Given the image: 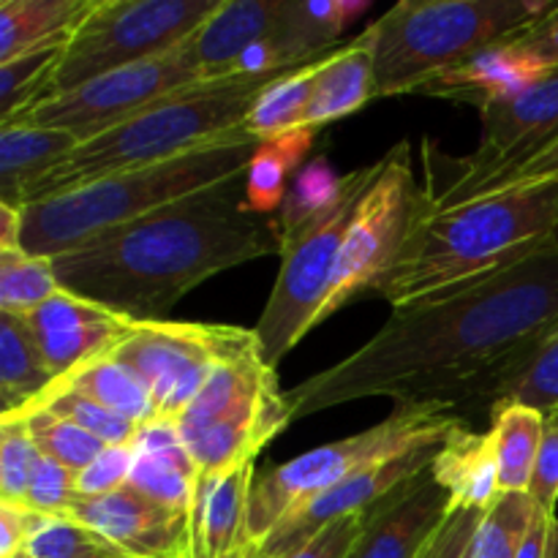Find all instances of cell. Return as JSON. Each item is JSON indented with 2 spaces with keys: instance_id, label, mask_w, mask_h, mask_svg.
Returning a JSON list of instances; mask_svg holds the SVG:
<instances>
[{
  "instance_id": "cell-43",
  "label": "cell",
  "mask_w": 558,
  "mask_h": 558,
  "mask_svg": "<svg viewBox=\"0 0 558 558\" xmlns=\"http://www.w3.org/2000/svg\"><path fill=\"white\" fill-rule=\"evenodd\" d=\"M554 180H558V140L550 147H545L539 156H534L526 167L515 169V172H510V174H501V178H494V180H488L485 185H480L469 202L488 199V196L507 194V191L537 189V185L554 183Z\"/></svg>"
},
{
  "instance_id": "cell-13",
  "label": "cell",
  "mask_w": 558,
  "mask_h": 558,
  "mask_svg": "<svg viewBox=\"0 0 558 558\" xmlns=\"http://www.w3.org/2000/svg\"><path fill=\"white\" fill-rule=\"evenodd\" d=\"M199 82L207 80L191 54L189 41H183L172 52L125 65V69L98 76L63 96L47 98L11 123L65 131V134L76 136L82 145V142L120 125L123 120L134 118L142 109L153 107L161 98L199 85Z\"/></svg>"
},
{
  "instance_id": "cell-11",
  "label": "cell",
  "mask_w": 558,
  "mask_h": 558,
  "mask_svg": "<svg viewBox=\"0 0 558 558\" xmlns=\"http://www.w3.org/2000/svg\"><path fill=\"white\" fill-rule=\"evenodd\" d=\"M428 210V191H420L414 180L412 145L401 140L379 158L376 178L371 180L349 223L319 325L365 292H376Z\"/></svg>"
},
{
  "instance_id": "cell-8",
  "label": "cell",
  "mask_w": 558,
  "mask_h": 558,
  "mask_svg": "<svg viewBox=\"0 0 558 558\" xmlns=\"http://www.w3.org/2000/svg\"><path fill=\"white\" fill-rule=\"evenodd\" d=\"M289 425L287 392L278 387L276 368L262 360L259 347L223 360L178 420L199 477L256 463L267 441Z\"/></svg>"
},
{
  "instance_id": "cell-48",
  "label": "cell",
  "mask_w": 558,
  "mask_h": 558,
  "mask_svg": "<svg viewBox=\"0 0 558 558\" xmlns=\"http://www.w3.org/2000/svg\"><path fill=\"white\" fill-rule=\"evenodd\" d=\"M515 558H558V521L556 515L537 510L532 529Z\"/></svg>"
},
{
  "instance_id": "cell-18",
  "label": "cell",
  "mask_w": 558,
  "mask_h": 558,
  "mask_svg": "<svg viewBox=\"0 0 558 558\" xmlns=\"http://www.w3.org/2000/svg\"><path fill=\"white\" fill-rule=\"evenodd\" d=\"M550 69L543 60L523 52L512 41H501L496 47L483 49L480 54L469 58L466 63L447 71V74H441L439 80L425 85L420 93L485 109L490 104L507 101V98H515L518 93L529 90Z\"/></svg>"
},
{
  "instance_id": "cell-32",
  "label": "cell",
  "mask_w": 558,
  "mask_h": 558,
  "mask_svg": "<svg viewBox=\"0 0 558 558\" xmlns=\"http://www.w3.org/2000/svg\"><path fill=\"white\" fill-rule=\"evenodd\" d=\"M52 259L31 256L22 248L0 251V311L25 316L60 294Z\"/></svg>"
},
{
  "instance_id": "cell-47",
  "label": "cell",
  "mask_w": 558,
  "mask_h": 558,
  "mask_svg": "<svg viewBox=\"0 0 558 558\" xmlns=\"http://www.w3.org/2000/svg\"><path fill=\"white\" fill-rule=\"evenodd\" d=\"M515 47H521L523 52L534 54L537 60H543L548 69H558V3L548 14L539 16L534 25H529L526 31H521L518 36L510 38Z\"/></svg>"
},
{
  "instance_id": "cell-15",
  "label": "cell",
  "mask_w": 558,
  "mask_h": 558,
  "mask_svg": "<svg viewBox=\"0 0 558 558\" xmlns=\"http://www.w3.org/2000/svg\"><path fill=\"white\" fill-rule=\"evenodd\" d=\"M71 518L109 539L125 558H194L191 515L147 499L131 485L80 501Z\"/></svg>"
},
{
  "instance_id": "cell-41",
  "label": "cell",
  "mask_w": 558,
  "mask_h": 558,
  "mask_svg": "<svg viewBox=\"0 0 558 558\" xmlns=\"http://www.w3.org/2000/svg\"><path fill=\"white\" fill-rule=\"evenodd\" d=\"M134 445L107 447L96 461L87 463L76 474V494H80V501L98 499V496H109L114 490L125 488L131 480V469H134Z\"/></svg>"
},
{
  "instance_id": "cell-5",
  "label": "cell",
  "mask_w": 558,
  "mask_h": 558,
  "mask_svg": "<svg viewBox=\"0 0 558 558\" xmlns=\"http://www.w3.org/2000/svg\"><path fill=\"white\" fill-rule=\"evenodd\" d=\"M259 145V140L238 131L172 161L112 174L69 194L25 205L20 210V248L31 256L54 259L107 229L245 172Z\"/></svg>"
},
{
  "instance_id": "cell-22",
  "label": "cell",
  "mask_w": 558,
  "mask_h": 558,
  "mask_svg": "<svg viewBox=\"0 0 558 558\" xmlns=\"http://www.w3.org/2000/svg\"><path fill=\"white\" fill-rule=\"evenodd\" d=\"M430 474L450 494L452 510H488L501 494L490 436L474 434L463 423L441 441Z\"/></svg>"
},
{
  "instance_id": "cell-33",
  "label": "cell",
  "mask_w": 558,
  "mask_h": 558,
  "mask_svg": "<svg viewBox=\"0 0 558 558\" xmlns=\"http://www.w3.org/2000/svg\"><path fill=\"white\" fill-rule=\"evenodd\" d=\"M347 180L349 174H338L327 158H314L305 163L289 183L287 199L276 218L281 234L294 232L305 221L336 207L347 194Z\"/></svg>"
},
{
  "instance_id": "cell-35",
  "label": "cell",
  "mask_w": 558,
  "mask_h": 558,
  "mask_svg": "<svg viewBox=\"0 0 558 558\" xmlns=\"http://www.w3.org/2000/svg\"><path fill=\"white\" fill-rule=\"evenodd\" d=\"M38 409H49V412L71 420V423H76L80 428H85L87 434H93L96 439H101L107 447L134 445L136 434H140V425L136 423H131V420L109 412L107 407L96 403L93 398L82 396V392L71 390V387L60 385V381L47 392V396L41 398V401L36 403V407L31 409V412H38Z\"/></svg>"
},
{
  "instance_id": "cell-26",
  "label": "cell",
  "mask_w": 558,
  "mask_h": 558,
  "mask_svg": "<svg viewBox=\"0 0 558 558\" xmlns=\"http://www.w3.org/2000/svg\"><path fill=\"white\" fill-rule=\"evenodd\" d=\"M54 385L25 319L0 311V420L25 417Z\"/></svg>"
},
{
  "instance_id": "cell-20",
  "label": "cell",
  "mask_w": 558,
  "mask_h": 558,
  "mask_svg": "<svg viewBox=\"0 0 558 558\" xmlns=\"http://www.w3.org/2000/svg\"><path fill=\"white\" fill-rule=\"evenodd\" d=\"M254 483V463H245L218 477L196 480L194 505H191L194 558H221L245 543V521H248Z\"/></svg>"
},
{
  "instance_id": "cell-40",
  "label": "cell",
  "mask_w": 558,
  "mask_h": 558,
  "mask_svg": "<svg viewBox=\"0 0 558 558\" xmlns=\"http://www.w3.org/2000/svg\"><path fill=\"white\" fill-rule=\"evenodd\" d=\"M501 401L523 403L537 412H558V336L539 349L526 371L507 387Z\"/></svg>"
},
{
  "instance_id": "cell-52",
  "label": "cell",
  "mask_w": 558,
  "mask_h": 558,
  "mask_svg": "<svg viewBox=\"0 0 558 558\" xmlns=\"http://www.w3.org/2000/svg\"><path fill=\"white\" fill-rule=\"evenodd\" d=\"M14 558H31V556H25V554H20V556H14Z\"/></svg>"
},
{
  "instance_id": "cell-45",
  "label": "cell",
  "mask_w": 558,
  "mask_h": 558,
  "mask_svg": "<svg viewBox=\"0 0 558 558\" xmlns=\"http://www.w3.org/2000/svg\"><path fill=\"white\" fill-rule=\"evenodd\" d=\"M363 523L365 515L336 521L332 526H327L325 532L316 534L308 545H303V548L283 558H347L349 550L357 543L360 532H363Z\"/></svg>"
},
{
  "instance_id": "cell-14",
  "label": "cell",
  "mask_w": 558,
  "mask_h": 558,
  "mask_svg": "<svg viewBox=\"0 0 558 558\" xmlns=\"http://www.w3.org/2000/svg\"><path fill=\"white\" fill-rule=\"evenodd\" d=\"M439 447L441 445L417 447V450L387 458V461L374 463V466L363 469V472H357L354 477L343 480L336 488L325 490V494H319L316 499H311L308 505L289 512V515L267 534L262 548H265L267 556L283 558L294 554V550H300L303 545H308L316 534H322L336 521L354 515H368V512L374 510L381 499H387L392 490L401 488L403 483H409V480L417 477V474H423L425 469H430Z\"/></svg>"
},
{
  "instance_id": "cell-10",
  "label": "cell",
  "mask_w": 558,
  "mask_h": 558,
  "mask_svg": "<svg viewBox=\"0 0 558 558\" xmlns=\"http://www.w3.org/2000/svg\"><path fill=\"white\" fill-rule=\"evenodd\" d=\"M223 0H96L63 47L38 104L189 41Z\"/></svg>"
},
{
  "instance_id": "cell-46",
  "label": "cell",
  "mask_w": 558,
  "mask_h": 558,
  "mask_svg": "<svg viewBox=\"0 0 558 558\" xmlns=\"http://www.w3.org/2000/svg\"><path fill=\"white\" fill-rule=\"evenodd\" d=\"M47 515L27 510V507L0 505V558H14L25 554L27 543L41 526Z\"/></svg>"
},
{
  "instance_id": "cell-1",
  "label": "cell",
  "mask_w": 558,
  "mask_h": 558,
  "mask_svg": "<svg viewBox=\"0 0 558 558\" xmlns=\"http://www.w3.org/2000/svg\"><path fill=\"white\" fill-rule=\"evenodd\" d=\"M556 336L558 248L545 245L485 281L392 311L365 347L287 390L289 417L298 423L360 398L441 407L458 417L474 398L499 403Z\"/></svg>"
},
{
  "instance_id": "cell-17",
  "label": "cell",
  "mask_w": 558,
  "mask_h": 558,
  "mask_svg": "<svg viewBox=\"0 0 558 558\" xmlns=\"http://www.w3.org/2000/svg\"><path fill=\"white\" fill-rule=\"evenodd\" d=\"M450 512V494L425 469L365 515L363 532L347 558H420Z\"/></svg>"
},
{
  "instance_id": "cell-9",
  "label": "cell",
  "mask_w": 558,
  "mask_h": 558,
  "mask_svg": "<svg viewBox=\"0 0 558 558\" xmlns=\"http://www.w3.org/2000/svg\"><path fill=\"white\" fill-rule=\"evenodd\" d=\"M379 161L349 172L347 194L336 207L281 234V270L267 308L256 322V341L265 365L276 368L314 327L330 298L338 256L360 199L376 178Z\"/></svg>"
},
{
  "instance_id": "cell-37",
  "label": "cell",
  "mask_w": 558,
  "mask_h": 558,
  "mask_svg": "<svg viewBox=\"0 0 558 558\" xmlns=\"http://www.w3.org/2000/svg\"><path fill=\"white\" fill-rule=\"evenodd\" d=\"M31 558H125L109 539L71 515H47L27 543Z\"/></svg>"
},
{
  "instance_id": "cell-12",
  "label": "cell",
  "mask_w": 558,
  "mask_h": 558,
  "mask_svg": "<svg viewBox=\"0 0 558 558\" xmlns=\"http://www.w3.org/2000/svg\"><path fill=\"white\" fill-rule=\"evenodd\" d=\"M254 347H259L256 332L240 327L136 322L112 357L145 381L158 423L178 425L213 371Z\"/></svg>"
},
{
  "instance_id": "cell-2",
  "label": "cell",
  "mask_w": 558,
  "mask_h": 558,
  "mask_svg": "<svg viewBox=\"0 0 558 558\" xmlns=\"http://www.w3.org/2000/svg\"><path fill=\"white\" fill-rule=\"evenodd\" d=\"M281 256V229L248 207L245 172L172 205L107 229L54 256L63 292L131 322L163 316L199 283L229 267Z\"/></svg>"
},
{
  "instance_id": "cell-19",
  "label": "cell",
  "mask_w": 558,
  "mask_h": 558,
  "mask_svg": "<svg viewBox=\"0 0 558 558\" xmlns=\"http://www.w3.org/2000/svg\"><path fill=\"white\" fill-rule=\"evenodd\" d=\"M134 469L129 485L147 499L191 515L199 472L174 423L142 425L134 439Z\"/></svg>"
},
{
  "instance_id": "cell-44",
  "label": "cell",
  "mask_w": 558,
  "mask_h": 558,
  "mask_svg": "<svg viewBox=\"0 0 558 558\" xmlns=\"http://www.w3.org/2000/svg\"><path fill=\"white\" fill-rule=\"evenodd\" d=\"M485 510H452L420 558H472L474 532Z\"/></svg>"
},
{
  "instance_id": "cell-36",
  "label": "cell",
  "mask_w": 558,
  "mask_h": 558,
  "mask_svg": "<svg viewBox=\"0 0 558 558\" xmlns=\"http://www.w3.org/2000/svg\"><path fill=\"white\" fill-rule=\"evenodd\" d=\"M60 54L63 47L33 49L9 63H0V125L36 107L49 76L54 74Z\"/></svg>"
},
{
  "instance_id": "cell-38",
  "label": "cell",
  "mask_w": 558,
  "mask_h": 558,
  "mask_svg": "<svg viewBox=\"0 0 558 558\" xmlns=\"http://www.w3.org/2000/svg\"><path fill=\"white\" fill-rule=\"evenodd\" d=\"M38 450L22 420H0V505L25 507Z\"/></svg>"
},
{
  "instance_id": "cell-27",
  "label": "cell",
  "mask_w": 558,
  "mask_h": 558,
  "mask_svg": "<svg viewBox=\"0 0 558 558\" xmlns=\"http://www.w3.org/2000/svg\"><path fill=\"white\" fill-rule=\"evenodd\" d=\"M545 434V414L532 407L499 401L490 407V445L501 490H529Z\"/></svg>"
},
{
  "instance_id": "cell-28",
  "label": "cell",
  "mask_w": 558,
  "mask_h": 558,
  "mask_svg": "<svg viewBox=\"0 0 558 558\" xmlns=\"http://www.w3.org/2000/svg\"><path fill=\"white\" fill-rule=\"evenodd\" d=\"M58 381L82 392V396L93 398L96 403L107 407L109 412L131 420L140 428L147 423H156V407H153V396L145 381L112 354L93 360V363L82 365L80 371Z\"/></svg>"
},
{
  "instance_id": "cell-30",
  "label": "cell",
  "mask_w": 558,
  "mask_h": 558,
  "mask_svg": "<svg viewBox=\"0 0 558 558\" xmlns=\"http://www.w3.org/2000/svg\"><path fill=\"white\" fill-rule=\"evenodd\" d=\"M319 63V60H316ZM314 96V63L305 69L281 76L256 96L248 118L243 123V134L267 142L276 136L292 134V131L308 129V107Z\"/></svg>"
},
{
  "instance_id": "cell-34",
  "label": "cell",
  "mask_w": 558,
  "mask_h": 558,
  "mask_svg": "<svg viewBox=\"0 0 558 558\" xmlns=\"http://www.w3.org/2000/svg\"><path fill=\"white\" fill-rule=\"evenodd\" d=\"M22 423H25L27 436H31V441L41 456L52 458L54 463L71 469L74 474H80L87 463H93L107 450L101 439L87 434L85 428H80L71 420L49 412V409L31 412L27 417H22Z\"/></svg>"
},
{
  "instance_id": "cell-6",
  "label": "cell",
  "mask_w": 558,
  "mask_h": 558,
  "mask_svg": "<svg viewBox=\"0 0 558 558\" xmlns=\"http://www.w3.org/2000/svg\"><path fill=\"white\" fill-rule=\"evenodd\" d=\"M554 9L529 0H401L365 27L376 98L420 93L483 49L510 41Z\"/></svg>"
},
{
  "instance_id": "cell-3",
  "label": "cell",
  "mask_w": 558,
  "mask_h": 558,
  "mask_svg": "<svg viewBox=\"0 0 558 558\" xmlns=\"http://www.w3.org/2000/svg\"><path fill=\"white\" fill-rule=\"evenodd\" d=\"M556 223L558 180L469 202L447 213L428 210L376 294L392 311L445 298L543 251Z\"/></svg>"
},
{
  "instance_id": "cell-16",
  "label": "cell",
  "mask_w": 558,
  "mask_h": 558,
  "mask_svg": "<svg viewBox=\"0 0 558 558\" xmlns=\"http://www.w3.org/2000/svg\"><path fill=\"white\" fill-rule=\"evenodd\" d=\"M22 319L54 379H65L82 365L112 354L136 325L71 292L54 294Z\"/></svg>"
},
{
  "instance_id": "cell-50",
  "label": "cell",
  "mask_w": 558,
  "mask_h": 558,
  "mask_svg": "<svg viewBox=\"0 0 558 558\" xmlns=\"http://www.w3.org/2000/svg\"><path fill=\"white\" fill-rule=\"evenodd\" d=\"M221 558H272V556H267L265 548H262L259 543H240L232 554H227Z\"/></svg>"
},
{
  "instance_id": "cell-24",
  "label": "cell",
  "mask_w": 558,
  "mask_h": 558,
  "mask_svg": "<svg viewBox=\"0 0 558 558\" xmlns=\"http://www.w3.org/2000/svg\"><path fill=\"white\" fill-rule=\"evenodd\" d=\"M80 147L65 131L27 123L0 125V205L22 210L25 194Z\"/></svg>"
},
{
  "instance_id": "cell-23",
  "label": "cell",
  "mask_w": 558,
  "mask_h": 558,
  "mask_svg": "<svg viewBox=\"0 0 558 558\" xmlns=\"http://www.w3.org/2000/svg\"><path fill=\"white\" fill-rule=\"evenodd\" d=\"M371 98H376L374 54L363 31V36L352 44L332 49L319 63H314V96L305 125L314 131L322 129L325 123L363 109Z\"/></svg>"
},
{
  "instance_id": "cell-49",
  "label": "cell",
  "mask_w": 558,
  "mask_h": 558,
  "mask_svg": "<svg viewBox=\"0 0 558 558\" xmlns=\"http://www.w3.org/2000/svg\"><path fill=\"white\" fill-rule=\"evenodd\" d=\"M22 216L16 207L0 205V251L20 248Z\"/></svg>"
},
{
  "instance_id": "cell-51",
  "label": "cell",
  "mask_w": 558,
  "mask_h": 558,
  "mask_svg": "<svg viewBox=\"0 0 558 558\" xmlns=\"http://www.w3.org/2000/svg\"><path fill=\"white\" fill-rule=\"evenodd\" d=\"M548 245H554V248H558V223H556L554 234H550V243H548Z\"/></svg>"
},
{
  "instance_id": "cell-31",
  "label": "cell",
  "mask_w": 558,
  "mask_h": 558,
  "mask_svg": "<svg viewBox=\"0 0 558 558\" xmlns=\"http://www.w3.org/2000/svg\"><path fill=\"white\" fill-rule=\"evenodd\" d=\"M537 510L526 490H501L474 532L472 558H515Z\"/></svg>"
},
{
  "instance_id": "cell-4",
  "label": "cell",
  "mask_w": 558,
  "mask_h": 558,
  "mask_svg": "<svg viewBox=\"0 0 558 558\" xmlns=\"http://www.w3.org/2000/svg\"><path fill=\"white\" fill-rule=\"evenodd\" d=\"M287 74L223 76L172 93L114 129L82 142L65 161L27 191L25 205L47 202L112 174L156 167L238 134L256 96Z\"/></svg>"
},
{
  "instance_id": "cell-29",
  "label": "cell",
  "mask_w": 558,
  "mask_h": 558,
  "mask_svg": "<svg viewBox=\"0 0 558 558\" xmlns=\"http://www.w3.org/2000/svg\"><path fill=\"white\" fill-rule=\"evenodd\" d=\"M314 129H300L262 142L254 161L245 169V194H248L251 210L259 216L281 210L289 183L303 169V158L314 142Z\"/></svg>"
},
{
  "instance_id": "cell-25",
  "label": "cell",
  "mask_w": 558,
  "mask_h": 558,
  "mask_svg": "<svg viewBox=\"0 0 558 558\" xmlns=\"http://www.w3.org/2000/svg\"><path fill=\"white\" fill-rule=\"evenodd\" d=\"M96 0H3L0 3V63L33 49L65 47Z\"/></svg>"
},
{
  "instance_id": "cell-7",
  "label": "cell",
  "mask_w": 558,
  "mask_h": 558,
  "mask_svg": "<svg viewBox=\"0 0 558 558\" xmlns=\"http://www.w3.org/2000/svg\"><path fill=\"white\" fill-rule=\"evenodd\" d=\"M456 425H461V417L441 407H398L371 430L270 466L256 477L251 490L245 543L262 545L289 512L363 469L417 447L441 445Z\"/></svg>"
},
{
  "instance_id": "cell-42",
  "label": "cell",
  "mask_w": 558,
  "mask_h": 558,
  "mask_svg": "<svg viewBox=\"0 0 558 558\" xmlns=\"http://www.w3.org/2000/svg\"><path fill=\"white\" fill-rule=\"evenodd\" d=\"M529 496L537 501V507L548 515H556L558 507V412L545 414V434L539 445L537 463H534Z\"/></svg>"
},
{
  "instance_id": "cell-39",
  "label": "cell",
  "mask_w": 558,
  "mask_h": 558,
  "mask_svg": "<svg viewBox=\"0 0 558 558\" xmlns=\"http://www.w3.org/2000/svg\"><path fill=\"white\" fill-rule=\"evenodd\" d=\"M76 505H80L76 474L38 452L31 485H27V510L38 512V515H71Z\"/></svg>"
},
{
  "instance_id": "cell-21",
  "label": "cell",
  "mask_w": 558,
  "mask_h": 558,
  "mask_svg": "<svg viewBox=\"0 0 558 558\" xmlns=\"http://www.w3.org/2000/svg\"><path fill=\"white\" fill-rule=\"evenodd\" d=\"M276 0H223L216 14L189 38L191 54L205 80L232 76L240 54L276 33Z\"/></svg>"
}]
</instances>
